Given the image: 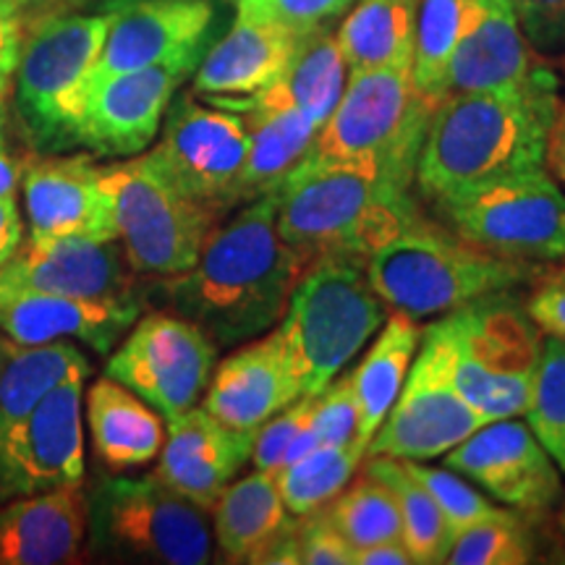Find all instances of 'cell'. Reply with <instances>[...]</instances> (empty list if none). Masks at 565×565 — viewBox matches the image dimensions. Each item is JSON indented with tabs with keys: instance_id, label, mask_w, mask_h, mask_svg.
I'll list each match as a JSON object with an SVG mask.
<instances>
[{
	"instance_id": "obj_47",
	"label": "cell",
	"mask_w": 565,
	"mask_h": 565,
	"mask_svg": "<svg viewBox=\"0 0 565 565\" xmlns=\"http://www.w3.org/2000/svg\"><path fill=\"white\" fill-rule=\"evenodd\" d=\"M21 40H24V13L0 0V82L11 84L19 63Z\"/></svg>"
},
{
	"instance_id": "obj_42",
	"label": "cell",
	"mask_w": 565,
	"mask_h": 565,
	"mask_svg": "<svg viewBox=\"0 0 565 565\" xmlns=\"http://www.w3.org/2000/svg\"><path fill=\"white\" fill-rule=\"evenodd\" d=\"M307 427L320 445H349L356 440V398L351 372H341V377H333L315 395Z\"/></svg>"
},
{
	"instance_id": "obj_35",
	"label": "cell",
	"mask_w": 565,
	"mask_h": 565,
	"mask_svg": "<svg viewBox=\"0 0 565 565\" xmlns=\"http://www.w3.org/2000/svg\"><path fill=\"white\" fill-rule=\"evenodd\" d=\"M475 0H419L414 32V87L433 105L445 97V76L458 40L469 26Z\"/></svg>"
},
{
	"instance_id": "obj_45",
	"label": "cell",
	"mask_w": 565,
	"mask_h": 565,
	"mask_svg": "<svg viewBox=\"0 0 565 565\" xmlns=\"http://www.w3.org/2000/svg\"><path fill=\"white\" fill-rule=\"evenodd\" d=\"M521 32L540 55L565 53V0H511Z\"/></svg>"
},
{
	"instance_id": "obj_8",
	"label": "cell",
	"mask_w": 565,
	"mask_h": 565,
	"mask_svg": "<svg viewBox=\"0 0 565 565\" xmlns=\"http://www.w3.org/2000/svg\"><path fill=\"white\" fill-rule=\"evenodd\" d=\"M437 105L414 87L412 63L349 71L335 110L303 160H364L414 186L416 158Z\"/></svg>"
},
{
	"instance_id": "obj_33",
	"label": "cell",
	"mask_w": 565,
	"mask_h": 565,
	"mask_svg": "<svg viewBox=\"0 0 565 565\" xmlns=\"http://www.w3.org/2000/svg\"><path fill=\"white\" fill-rule=\"evenodd\" d=\"M71 377H89L87 356L68 341L19 345L13 343L0 372V435L13 427L21 416Z\"/></svg>"
},
{
	"instance_id": "obj_40",
	"label": "cell",
	"mask_w": 565,
	"mask_h": 565,
	"mask_svg": "<svg viewBox=\"0 0 565 565\" xmlns=\"http://www.w3.org/2000/svg\"><path fill=\"white\" fill-rule=\"evenodd\" d=\"M401 463L427 490L429 498L435 500V505L440 508L454 536L503 511V508L490 503L482 492H477L475 487L466 482V477L450 471L448 466L437 469V466H427L424 461H404V458H401Z\"/></svg>"
},
{
	"instance_id": "obj_31",
	"label": "cell",
	"mask_w": 565,
	"mask_h": 565,
	"mask_svg": "<svg viewBox=\"0 0 565 565\" xmlns=\"http://www.w3.org/2000/svg\"><path fill=\"white\" fill-rule=\"evenodd\" d=\"M377 333L362 362L351 370V387L356 398V443L364 454L406 383L424 328L414 317L391 309Z\"/></svg>"
},
{
	"instance_id": "obj_3",
	"label": "cell",
	"mask_w": 565,
	"mask_h": 565,
	"mask_svg": "<svg viewBox=\"0 0 565 565\" xmlns=\"http://www.w3.org/2000/svg\"><path fill=\"white\" fill-rule=\"evenodd\" d=\"M270 196L280 238L307 265L322 257L366 265L422 217L412 186L364 160H301Z\"/></svg>"
},
{
	"instance_id": "obj_17",
	"label": "cell",
	"mask_w": 565,
	"mask_h": 565,
	"mask_svg": "<svg viewBox=\"0 0 565 565\" xmlns=\"http://www.w3.org/2000/svg\"><path fill=\"white\" fill-rule=\"evenodd\" d=\"M443 458L450 471L519 513H547L561 500V469L515 416L484 424Z\"/></svg>"
},
{
	"instance_id": "obj_23",
	"label": "cell",
	"mask_w": 565,
	"mask_h": 565,
	"mask_svg": "<svg viewBox=\"0 0 565 565\" xmlns=\"http://www.w3.org/2000/svg\"><path fill=\"white\" fill-rule=\"evenodd\" d=\"M252 433L225 427L204 408H189L168 419L154 477L173 492L210 511L252 456Z\"/></svg>"
},
{
	"instance_id": "obj_11",
	"label": "cell",
	"mask_w": 565,
	"mask_h": 565,
	"mask_svg": "<svg viewBox=\"0 0 565 565\" xmlns=\"http://www.w3.org/2000/svg\"><path fill=\"white\" fill-rule=\"evenodd\" d=\"M450 228L524 265L565 259V192L545 168L492 179L437 204Z\"/></svg>"
},
{
	"instance_id": "obj_27",
	"label": "cell",
	"mask_w": 565,
	"mask_h": 565,
	"mask_svg": "<svg viewBox=\"0 0 565 565\" xmlns=\"http://www.w3.org/2000/svg\"><path fill=\"white\" fill-rule=\"evenodd\" d=\"M212 534L231 563H263L296 524L282 503L275 475L257 471L231 482L210 508Z\"/></svg>"
},
{
	"instance_id": "obj_26",
	"label": "cell",
	"mask_w": 565,
	"mask_h": 565,
	"mask_svg": "<svg viewBox=\"0 0 565 565\" xmlns=\"http://www.w3.org/2000/svg\"><path fill=\"white\" fill-rule=\"evenodd\" d=\"M301 34L273 21L238 17L231 32L202 55L194 71L196 97H249L282 74Z\"/></svg>"
},
{
	"instance_id": "obj_51",
	"label": "cell",
	"mask_w": 565,
	"mask_h": 565,
	"mask_svg": "<svg viewBox=\"0 0 565 565\" xmlns=\"http://www.w3.org/2000/svg\"><path fill=\"white\" fill-rule=\"evenodd\" d=\"M19 179H21L19 166L9 158V152L0 150V194L17 192Z\"/></svg>"
},
{
	"instance_id": "obj_55",
	"label": "cell",
	"mask_w": 565,
	"mask_h": 565,
	"mask_svg": "<svg viewBox=\"0 0 565 565\" xmlns=\"http://www.w3.org/2000/svg\"><path fill=\"white\" fill-rule=\"evenodd\" d=\"M561 526H563V532H565V508H563V515H561Z\"/></svg>"
},
{
	"instance_id": "obj_37",
	"label": "cell",
	"mask_w": 565,
	"mask_h": 565,
	"mask_svg": "<svg viewBox=\"0 0 565 565\" xmlns=\"http://www.w3.org/2000/svg\"><path fill=\"white\" fill-rule=\"evenodd\" d=\"M364 448L356 440L349 445H320L299 461L275 471L280 498L291 515H307L328 505L353 479Z\"/></svg>"
},
{
	"instance_id": "obj_21",
	"label": "cell",
	"mask_w": 565,
	"mask_h": 565,
	"mask_svg": "<svg viewBox=\"0 0 565 565\" xmlns=\"http://www.w3.org/2000/svg\"><path fill=\"white\" fill-rule=\"evenodd\" d=\"M139 315V299H79L0 286V333L19 345L82 341L97 353H108Z\"/></svg>"
},
{
	"instance_id": "obj_43",
	"label": "cell",
	"mask_w": 565,
	"mask_h": 565,
	"mask_svg": "<svg viewBox=\"0 0 565 565\" xmlns=\"http://www.w3.org/2000/svg\"><path fill=\"white\" fill-rule=\"evenodd\" d=\"M312 401L315 395H301L294 404L280 408L278 414H273L270 419L254 433L249 456L254 469L267 471V475H275V471L280 469L286 450L291 448V443L301 435V429L307 427L309 414H312Z\"/></svg>"
},
{
	"instance_id": "obj_24",
	"label": "cell",
	"mask_w": 565,
	"mask_h": 565,
	"mask_svg": "<svg viewBox=\"0 0 565 565\" xmlns=\"http://www.w3.org/2000/svg\"><path fill=\"white\" fill-rule=\"evenodd\" d=\"M301 398L278 330L242 343L212 372L202 408L236 433H257L280 408Z\"/></svg>"
},
{
	"instance_id": "obj_10",
	"label": "cell",
	"mask_w": 565,
	"mask_h": 565,
	"mask_svg": "<svg viewBox=\"0 0 565 565\" xmlns=\"http://www.w3.org/2000/svg\"><path fill=\"white\" fill-rule=\"evenodd\" d=\"M100 183L118 242L137 275L168 278L189 270L221 223L215 212L179 192L147 154L100 166Z\"/></svg>"
},
{
	"instance_id": "obj_46",
	"label": "cell",
	"mask_w": 565,
	"mask_h": 565,
	"mask_svg": "<svg viewBox=\"0 0 565 565\" xmlns=\"http://www.w3.org/2000/svg\"><path fill=\"white\" fill-rule=\"evenodd\" d=\"M524 309L542 333L565 341V265L534 275V288Z\"/></svg>"
},
{
	"instance_id": "obj_19",
	"label": "cell",
	"mask_w": 565,
	"mask_h": 565,
	"mask_svg": "<svg viewBox=\"0 0 565 565\" xmlns=\"http://www.w3.org/2000/svg\"><path fill=\"white\" fill-rule=\"evenodd\" d=\"M212 24V0H131L110 11V26L92 82L189 53H204Z\"/></svg>"
},
{
	"instance_id": "obj_13",
	"label": "cell",
	"mask_w": 565,
	"mask_h": 565,
	"mask_svg": "<svg viewBox=\"0 0 565 565\" xmlns=\"http://www.w3.org/2000/svg\"><path fill=\"white\" fill-rule=\"evenodd\" d=\"M490 422V416L477 412L456 391L448 349L433 324H427L422 333L419 356L408 366L406 383L385 422L366 445L364 456L433 461Z\"/></svg>"
},
{
	"instance_id": "obj_34",
	"label": "cell",
	"mask_w": 565,
	"mask_h": 565,
	"mask_svg": "<svg viewBox=\"0 0 565 565\" xmlns=\"http://www.w3.org/2000/svg\"><path fill=\"white\" fill-rule=\"evenodd\" d=\"M364 471L383 479L393 490L395 503H398L401 511V524H404V545L412 553V561L419 565L445 563L456 536L450 532L440 508L435 505L427 490L408 475L401 458L370 456Z\"/></svg>"
},
{
	"instance_id": "obj_39",
	"label": "cell",
	"mask_w": 565,
	"mask_h": 565,
	"mask_svg": "<svg viewBox=\"0 0 565 565\" xmlns=\"http://www.w3.org/2000/svg\"><path fill=\"white\" fill-rule=\"evenodd\" d=\"M532 561V532L519 513L508 511L463 529L445 557L450 565H526Z\"/></svg>"
},
{
	"instance_id": "obj_22",
	"label": "cell",
	"mask_w": 565,
	"mask_h": 565,
	"mask_svg": "<svg viewBox=\"0 0 565 565\" xmlns=\"http://www.w3.org/2000/svg\"><path fill=\"white\" fill-rule=\"evenodd\" d=\"M21 192L30 236L118 238L100 166L92 158L47 154L34 160L21 171Z\"/></svg>"
},
{
	"instance_id": "obj_36",
	"label": "cell",
	"mask_w": 565,
	"mask_h": 565,
	"mask_svg": "<svg viewBox=\"0 0 565 565\" xmlns=\"http://www.w3.org/2000/svg\"><path fill=\"white\" fill-rule=\"evenodd\" d=\"M333 526L345 536L353 553L380 542H404V524L395 503V494L383 479L366 475L343 487L341 492L322 505Z\"/></svg>"
},
{
	"instance_id": "obj_49",
	"label": "cell",
	"mask_w": 565,
	"mask_h": 565,
	"mask_svg": "<svg viewBox=\"0 0 565 565\" xmlns=\"http://www.w3.org/2000/svg\"><path fill=\"white\" fill-rule=\"evenodd\" d=\"M412 553L401 540L380 542L353 553V565H412Z\"/></svg>"
},
{
	"instance_id": "obj_4",
	"label": "cell",
	"mask_w": 565,
	"mask_h": 565,
	"mask_svg": "<svg viewBox=\"0 0 565 565\" xmlns=\"http://www.w3.org/2000/svg\"><path fill=\"white\" fill-rule=\"evenodd\" d=\"M110 13L51 11L24 26L13 110L26 145L40 154H63L82 147L92 71L100 58Z\"/></svg>"
},
{
	"instance_id": "obj_52",
	"label": "cell",
	"mask_w": 565,
	"mask_h": 565,
	"mask_svg": "<svg viewBox=\"0 0 565 565\" xmlns=\"http://www.w3.org/2000/svg\"><path fill=\"white\" fill-rule=\"evenodd\" d=\"M6 3H11L13 9H19L21 13H26V11L38 13V11L42 9V6L47 3V0H6Z\"/></svg>"
},
{
	"instance_id": "obj_38",
	"label": "cell",
	"mask_w": 565,
	"mask_h": 565,
	"mask_svg": "<svg viewBox=\"0 0 565 565\" xmlns=\"http://www.w3.org/2000/svg\"><path fill=\"white\" fill-rule=\"evenodd\" d=\"M526 424L565 475V341L542 333Z\"/></svg>"
},
{
	"instance_id": "obj_18",
	"label": "cell",
	"mask_w": 565,
	"mask_h": 565,
	"mask_svg": "<svg viewBox=\"0 0 565 565\" xmlns=\"http://www.w3.org/2000/svg\"><path fill=\"white\" fill-rule=\"evenodd\" d=\"M0 286L121 301L137 299V270L118 238L30 236L11 263L0 267Z\"/></svg>"
},
{
	"instance_id": "obj_15",
	"label": "cell",
	"mask_w": 565,
	"mask_h": 565,
	"mask_svg": "<svg viewBox=\"0 0 565 565\" xmlns=\"http://www.w3.org/2000/svg\"><path fill=\"white\" fill-rule=\"evenodd\" d=\"M84 377L55 385L0 435V500L84 479Z\"/></svg>"
},
{
	"instance_id": "obj_53",
	"label": "cell",
	"mask_w": 565,
	"mask_h": 565,
	"mask_svg": "<svg viewBox=\"0 0 565 565\" xmlns=\"http://www.w3.org/2000/svg\"><path fill=\"white\" fill-rule=\"evenodd\" d=\"M11 84L0 82V150H6V141H3V124H6V95H9Z\"/></svg>"
},
{
	"instance_id": "obj_1",
	"label": "cell",
	"mask_w": 565,
	"mask_h": 565,
	"mask_svg": "<svg viewBox=\"0 0 565 565\" xmlns=\"http://www.w3.org/2000/svg\"><path fill=\"white\" fill-rule=\"evenodd\" d=\"M307 263L280 238L273 196L217 223L200 259L162 282L168 309L221 345H242L280 322Z\"/></svg>"
},
{
	"instance_id": "obj_5",
	"label": "cell",
	"mask_w": 565,
	"mask_h": 565,
	"mask_svg": "<svg viewBox=\"0 0 565 565\" xmlns=\"http://www.w3.org/2000/svg\"><path fill=\"white\" fill-rule=\"evenodd\" d=\"M366 278L393 312L414 320L448 315L482 296L513 291L534 280V265L482 249L454 228L414 221L364 265Z\"/></svg>"
},
{
	"instance_id": "obj_54",
	"label": "cell",
	"mask_w": 565,
	"mask_h": 565,
	"mask_svg": "<svg viewBox=\"0 0 565 565\" xmlns=\"http://www.w3.org/2000/svg\"><path fill=\"white\" fill-rule=\"evenodd\" d=\"M13 349V341H9L3 333H0V372H3L6 362H9V353Z\"/></svg>"
},
{
	"instance_id": "obj_41",
	"label": "cell",
	"mask_w": 565,
	"mask_h": 565,
	"mask_svg": "<svg viewBox=\"0 0 565 565\" xmlns=\"http://www.w3.org/2000/svg\"><path fill=\"white\" fill-rule=\"evenodd\" d=\"M356 0H233L238 17L273 21L296 34L330 26Z\"/></svg>"
},
{
	"instance_id": "obj_20",
	"label": "cell",
	"mask_w": 565,
	"mask_h": 565,
	"mask_svg": "<svg viewBox=\"0 0 565 565\" xmlns=\"http://www.w3.org/2000/svg\"><path fill=\"white\" fill-rule=\"evenodd\" d=\"M553 76L545 55L536 53L521 32L511 0H475L469 26L445 76V97L524 89Z\"/></svg>"
},
{
	"instance_id": "obj_30",
	"label": "cell",
	"mask_w": 565,
	"mask_h": 565,
	"mask_svg": "<svg viewBox=\"0 0 565 565\" xmlns=\"http://www.w3.org/2000/svg\"><path fill=\"white\" fill-rule=\"evenodd\" d=\"M345 82H349V66L338 47L335 32H330V26H320L301 34L291 61L270 87L238 100L273 110L296 108L322 126L341 100Z\"/></svg>"
},
{
	"instance_id": "obj_50",
	"label": "cell",
	"mask_w": 565,
	"mask_h": 565,
	"mask_svg": "<svg viewBox=\"0 0 565 565\" xmlns=\"http://www.w3.org/2000/svg\"><path fill=\"white\" fill-rule=\"evenodd\" d=\"M545 166L550 168V171H553L555 179L565 186V105H561L553 129H550Z\"/></svg>"
},
{
	"instance_id": "obj_7",
	"label": "cell",
	"mask_w": 565,
	"mask_h": 565,
	"mask_svg": "<svg viewBox=\"0 0 565 565\" xmlns=\"http://www.w3.org/2000/svg\"><path fill=\"white\" fill-rule=\"evenodd\" d=\"M448 349L456 391L492 422L529 406L542 330L513 296L492 294L433 322Z\"/></svg>"
},
{
	"instance_id": "obj_29",
	"label": "cell",
	"mask_w": 565,
	"mask_h": 565,
	"mask_svg": "<svg viewBox=\"0 0 565 565\" xmlns=\"http://www.w3.org/2000/svg\"><path fill=\"white\" fill-rule=\"evenodd\" d=\"M212 105L238 113L249 131V158L244 171V204L273 194L288 173L307 158L320 124L296 108H257L238 97H207Z\"/></svg>"
},
{
	"instance_id": "obj_6",
	"label": "cell",
	"mask_w": 565,
	"mask_h": 565,
	"mask_svg": "<svg viewBox=\"0 0 565 565\" xmlns=\"http://www.w3.org/2000/svg\"><path fill=\"white\" fill-rule=\"evenodd\" d=\"M387 312L362 263L322 257L303 267L278 322L301 395H317L338 377L383 328Z\"/></svg>"
},
{
	"instance_id": "obj_12",
	"label": "cell",
	"mask_w": 565,
	"mask_h": 565,
	"mask_svg": "<svg viewBox=\"0 0 565 565\" xmlns=\"http://www.w3.org/2000/svg\"><path fill=\"white\" fill-rule=\"evenodd\" d=\"M147 158L179 192L217 217L244 204L249 131L238 113L202 105L194 92H186L171 103L162 118L160 141Z\"/></svg>"
},
{
	"instance_id": "obj_9",
	"label": "cell",
	"mask_w": 565,
	"mask_h": 565,
	"mask_svg": "<svg viewBox=\"0 0 565 565\" xmlns=\"http://www.w3.org/2000/svg\"><path fill=\"white\" fill-rule=\"evenodd\" d=\"M207 511L158 477H103L87 492L92 553L105 561L204 565L212 561Z\"/></svg>"
},
{
	"instance_id": "obj_16",
	"label": "cell",
	"mask_w": 565,
	"mask_h": 565,
	"mask_svg": "<svg viewBox=\"0 0 565 565\" xmlns=\"http://www.w3.org/2000/svg\"><path fill=\"white\" fill-rule=\"evenodd\" d=\"M204 53H189L92 82L82 121V147L100 158H134L145 152L158 137L175 92L194 74Z\"/></svg>"
},
{
	"instance_id": "obj_44",
	"label": "cell",
	"mask_w": 565,
	"mask_h": 565,
	"mask_svg": "<svg viewBox=\"0 0 565 565\" xmlns=\"http://www.w3.org/2000/svg\"><path fill=\"white\" fill-rule=\"evenodd\" d=\"M296 561L301 565H353V547L333 526L324 508L296 515Z\"/></svg>"
},
{
	"instance_id": "obj_32",
	"label": "cell",
	"mask_w": 565,
	"mask_h": 565,
	"mask_svg": "<svg viewBox=\"0 0 565 565\" xmlns=\"http://www.w3.org/2000/svg\"><path fill=\"white\" fill-rule=\"evenodd\" d=\"M419 0H359L335 30L349 71L414 66V32Z\"/></svg>"
},
{
	"instance_id": "obj_48",
	"label": "cell",
	"mask_w": 565,
	"mask_h": 565,
	"mask_svg": "<svg viewBox=\"0 0 565 565\" xmlns=\"http://www.w3.org/2000/svg\"><path fill=\"white\" fill-rule=\"evenodd\" d=\"M21 236H24V228H21L17 192L0 194V267L9 265L13 254L19 252Z\"/></svg>"
},
{
	"instance_id": "obj_28",
	"label": "cell",
	"mask_w": 565,
	"mask_h": 565,
	"mask_svg": "<svg viewBox=\"0 0 565 565\" xmlns=\"http://www.w3.org/2000/svg\"><path fill=\"white\" fill-rule=\"evenodd\" d=\"M87 424L95 454L110 471L152 463L166 443L160 414L108 374L87 391Z\"/></svg>"
},
{
	"instance_id": "obj_2",
	"label": "cell",
	"mask_w": 565,
	"mask_h": 565,
	"mask_svg": "<svg viewBox=\"0 0 565 565\" xmlns=\"http://www.w3.org/2000/svg\"><path fill=\"white\" fill-rule=\"evenodd\" d=\"M557 110V76L524 89L448 95L424 134L416 189L440 204L477 183L545 168Z\"/></svg>"
},
{
	"instance_id": "obj_25",
	"label": "cell",
	"mask_w": 565,
	"mask_h": 565,
	"mask_svg": "<svg viewBox=\"0 0 565 565\" xmlns=\"http://www.w3.org/2000/svg\"><path fill=\"white\" fill-rule=\"evenodd\" d=\"M87 492L79 484L19 494L0 508V565H58L79 555Z\"/></svg>"
},
{
	"instance_id": "obj_14",
	"label": "cell",
	"mask_w": 565,
	"mask_h": 565,
	"mask_svg": "<svg viewBox=\"0 0 565 565\" xmlns=\"http://www.w3.org/2000/svg\"><path fill=\"white\" fill-rule=\"evenodd\" d=\"M217 345L186 317L152 312L139 317L108 359L105 374L173 419L196 406L215 372Z\"/></svg>"
}]
</instances>
